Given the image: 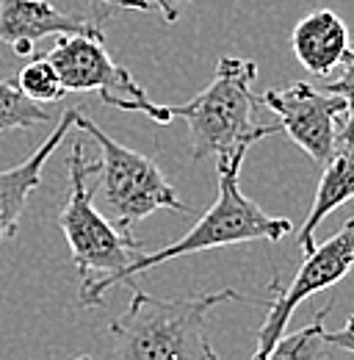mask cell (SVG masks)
<instances>
[{
	"label": "cell",
	"instance_id": "cell-1",
	"mask_svg": "<svg viewBox=\"0 0 354 360\" xmlns=\"http://www.w3.org/2000/svg\"><path fill=\"white\" fill-rule=\"evenodd\" d=\"M258 64L238 56H221L214 81L194 100L169 105L183 117L191 136V158H216V167H244L247 153L266 136L280 134V122H258L252 81Z\"/></svg>",
	"mask_w": 354,
	"mask_h": 360
},
{
	"label": "cell",
	"instance_id": "cell-2",
	"mask_svg": "<svg viewBox=\"0 0 354 360\" xmlns=\"http://www.w3.org/2000/svg\"><path fill=\"white\" fill-rule=\"evenodd\" d=\"M131 285V305L111 321V355L128 360H216V349L205 335L214 308L224 302H247L244 294L224 288L214 294L164 300Z\"/></svg>",
	"mask_w": 354,
	"mask_h": 360
},
{
	"label": "cell",
	"instance_id": "cell-3",
	"mask_svg": "<svg viewBox=\"0 0 354 360\" xmlns=\"http://www.w3.org/2000/svg\"><path fill=\"white\" fill-rule=\"evenodd\" d=\"M67 169L70 197L58 214V227L70 244L72 264L84 280L81 305L94 308L103 305L105 294L114 285H119L122 271L144 252V247L94 208V191L88 188V178L100 172V161H88L81 141L72 144Z\"/></svg>",
	"mask_w": 354,
	"mask_h": 360
},
{
	"label": "cell",
	"instance_id": "cell-4",
	"mask_svg": "<svg viewBox=\"0 0 354 360\" xmlns=\"http://www.w3.org/2000/svg\"><path fill=\"white\" fill-rule=\"evenodd\" d=\"M216 172H219L216 202L199 217V222L183 238H177L175 244L155 250V252H141L131 266L122 271L119 283H128L136 274L155 269L172 258L205 252V250H219V247H232V244H249V241H280L294 230L288 219L266 214L255 200L241 194V188H238L241 167H216Z\"/></svg>",
	"mask_w": 354,
	"mask_h": 360
},
{
	"label": "cell",
	"instance_id": "cell-5",
	"mask_svg": "<svg viewBox=\"0 0 354 360\" xmlns=\"http://www.w3.org/2000/svg\"><path fill=\"white\" fill-rule=\"evenodd\" d=\"M75 128L88 134L100 147V194L111 214V222L131 233L133 225L147 219L155 211H183L191 208L177 197L172 183L158 169V164L131 147L119 144L117 139L105 134L100 125H94L86 114L78 108Z\"/></svg>",
	"mask_w": 354,
	"mask_h": 360
},
{
	"label": "cell",
	"instance_id": "cell-6",
	"mask_svg": "<svg viewBox=\"0 0 354 360\" xmlns=\"http://www.w3.org/2000/svg\"><path fill=\"white\" fill-rule=\"evenodd\" d=\"M47 58L55 64L67 91H97L105 105L144 114L161 125L175 120L169 105L152 103L144 86H138L131 72L111 58L103 34H61Z\"/></svg>",
	"mask_w": 354,
	"mask_h": 360
},
{
	"label": "cell",
	"instance_id": "cell-7",
	"mask_svg": "<svg viewBox=\"0 0 354 360\" xmlns=\"http://www.w3.org/2000/svg\"><path fill=\"white\" fill-rule=\"evenodd\" d=\"M354 269V217L341 227L338 233H332L327 241L315 244L310 252H305V264L299 266L296 277L291 280L288 288H280L277 277L271 283L274 288V300L268 302V314H266L263 324L258 330V349L255 358L266 360L271 347L282 338L288 321L294 311L310 300L318 291H327L329 285L341 283L349 271Z\"/></svg>",
	"mask_w": 354,
	"mask_h": 360
},
{
	"label": "cell",
	"instance_id": "cell-8",
	"mask_svg": "<svg viewBox=\"0 0 354 360\" xmlns=\"http://www.w3.org/2000/svg\"><path fill=\"white\" fill-rule=\"evenodd\" d=\"M263 103L277 114L280 131L315 164L324 167L338 153V136L346 120V100L341 94L296 81L285 89H268Z\"/></svg>",
	"mask_w": 354,
	"mask_h": 360
},
{
	"label": "cell",
	"instance_id": "cell-9",
	"mask_svg": "<svg viewBox=\"0 0 354 360\" xmlns=\"http://www.w3.org/2000/svg\"><path fill=\"white\" fill-rule=\"evenodd\" d=\"M103 34L100 22L58 11L47 0H0V42L17 56H31L44 37Z\"/></svg>",
	"mask_w": 354,
	"mask_h": 360
},
{
	"label": "cell",
	"instance_id": "cell-10",
	"mask_svg": "<svg viewBox=\"0 0 354 360\" xmlns=\"http://www.w3.org/2000/svg\"><path fill=\"white\" fill-rule=\"evenodd\" d=\"M75 114L78 108H67L58 120V125L53 128V134L44 139L42 144L17 167L3 169L0 172V244L14 238L20 230V217L28 205V197L39 188L42 183L44 164L53 158V153L58 150V144L67 139V134L75 128Z\"/></svg>",
	"mask_w": 354,
	"mask_h": 360
},
{
	"label": "cell",
	"instance_id": "cell-11",
	"mask_svg": "<svg viewBox=\"0 0 354 360\" xmlns=\"http://www.w3.org/2000/svg\"><path fill=\"white\" fill-rule=\"evenodd\" d=\"M349 28L332 8H315L302 17L291 34L296 61L318 78H327L349 53Z\"/></svg>",
	"mask_w": 354,
	"mask_h": 360
},
{
	"label": "cell",
	"instance_id": "cell-12",
	"mask_svg": "<svg viewBox=\"0 0 354 360\" xmlns=\"http://www.w3.org/2000/svg\"><path fill=\"white\" fill-rule=\"evenodd\" d=\"M349 200H354V139L349 144H341L338 153L324 164L313 205H310L299 233H296V244H299L302 252H310L315 247L318 225Z\"/></svg>",
	"mask_w": 354,
	"mask_h": 360
},
{
	"label": "cell",
	"instance_id": "cell-13",
	"mask_svg": "<svg viewBox=\"0 0 354 360\" xmlns=\"http://www.w3.org/2000/svg\"><path fill=\"white\" fill-rule=\"evenodd\" d=\"M332 311V305H324L315 319L310 321L308 327H302V330H296V333H282V338L271 347V352H268V358L274 360H315V358H327L329 355V344H327V338H324V333H327V327H324V321H327V316Z\"/></svg>",
	"mask_w": 354,
	"mask_h": 360
},
{
	"label": "cell",
	"instance_id": "cell-14",
	"mask_svg": "<svg viewBox=\"0 0 354 360\" xmlns=\"http://www.w3.org/2000/svg\"><path fill=\"white\" fill-rule=\"evenodd\" d=\"M42 103L31 100L17 86V81H0V134L6 131H28L47 122Z\"/></svg>",
	"mask_w": 354,
	"mask_h": 360
},
{
	"label": "cell",
	"instance_id": "cell-15",
	"mask_svg": "<svg viewBox=\"0 0 354 360\" xmlns=\"http://www.w3.org/2000/svg\"><path fill=\"white\" fill-rule=\"evenodd\" d=\"M17 86L25 91L31 100H37V103H58V100L67 94L64 84H61V75H58V70H55V64H53L47 56L28 61V64L20 70Z\"/></svg>",
	"mask_w": 354,
	"mask_h": 360
},
{
	"label": "cell",
	"instance_id": "cell-16",
	"mask_svg": "<svg viewBox=\"0 0 354 360\" xmlns=\"http://www.w3.org/2000/svg\"><path fill=\"white\" fill-rule=\"evenodd\" d=\"M341 67H343L341 75L324 86V89L335 91V94H341L346 100V120H343V128H341V136H338V147L349 144L354 139V42L349 45V53L343 56Z\"/></svg>",
	"mask_w": 354,
	"mask_h": 360
},
{
	"label": "cell",
	"instance_id": "cell-17",
	"mask_svg": "<svg viewBox=\"0 0 354 360\" xmlns=\"http://www.w3.org/2000/svg\"><path fill=\"white\" fill-rule=\"evenodd\" d=\"M97 6L105 8H133V11H158L169 25H175L183 17L185 6L191 0H94Z\"/></svg>",
	"mask_w": 354,
	"mask_h": 360
},
{
	"label": "cell",
	"instance_id": "cell-18",
	"mask_svg": "<svg viewBox=\"0 0 354 360\" xmlns=\"http://www.w3.org/2000/svg\"><path fill=\"white\" fill-rule=\"evenodd\" d=\"M324 338H327V344L332 349H343V352L354 355V314L346 319V324L338 333H324Z\"/></svg>",
	"mask_w": 354,
	"mask_h": 360
}]
</instances>
